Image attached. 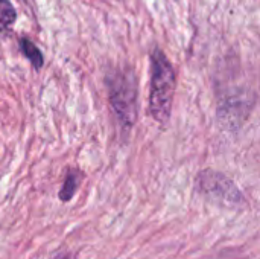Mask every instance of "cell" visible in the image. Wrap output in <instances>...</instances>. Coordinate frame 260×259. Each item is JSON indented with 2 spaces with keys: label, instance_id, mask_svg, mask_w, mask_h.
<instances>
[{
  "label": "cell",
  "instance_id": "obj_8",
  "mask_svg": "<svg viewBox=\"0 0 260 259\" xmlns=\"http://www.w3.org/2000/svg\"><path fill=\"white\" fill-rule=\"evenodd\" d=\"M52 259H73V258H72V255H70V253H67V252H59V253H56L55 256H52Z\"/></svg>",
  "mask_w": 260,
  "mask_h": 259
},
{
  "label": "cell",
  "instance_id": "obj_7",
  "mask_svg": "<svg viewBox=\"0 0 260 259\" xmlns=\"http://www.w3.org/2000/svg\"><path fill=\"white\" fill-rule=\"evenodd\" d=\"M15 18L17 12L12 3L9 0H0V37L9 35Z\"/></svg>",
  "mask_w": 260,
  "mask_h": 259
},
{
  "label": "cell",
  "instance_id": "obj_1",
  "mask_svg": "<svg viewBox=\"0 0 260 259\" xmlns=\"http://www.w3.org/2000/svg\"><path fill=\"white\" fill-rule=\"evenodd\" d=\"M151 61V79H149V98L148 113L161 125H166L171 119L172 102L177 87V75L172 63L160 47H154L149 55Z\"/></svg>",
  "mask_w": 260,
  "mask_h": 259
},
{
  "label": "cell",
  "instance_id": "obj_4",
  "mask_svg": "<svg viewBox=\"0 0 260 259\" xmlns=\"http://www.w3.org/2000/svg\"><path fill=\"white\" fill-rule=\"evenodd\" d=\"M247 114H250L248 102L245 99H241V98H236V96L224 99L221 102L219 111H218V116H219L221 122L230 124L233 130L236 128V125H242Z\"/></svg>",
  "mask_w": 260,
  "mask_h": 259
},
{
  "label": "cell",
  "instance_id": "obj_3",
  "mask_svg": "<svg viewBox=\"0 0 260 259\" xmlns=\"http://www.w3.org/2000/svg\"><path fill=\"white\" fill-rule=\"evenodd\" d=\"M195 189L203 195H207L230 206L247 203L242 191L236 186V183L227 176L213 169H204L197 176Z\"/></svg>",
  "mask_w": 260,
  "mask_h": 259
},
{
  "label": "cell",
  "instance_id": "obj_6",
  "mask_svg": "<svg viewBox=\"0 0 260 259\" xmlns=\"http://www.w3.org/2000/svg\"><path fill=\"white\" fill-rule=\"evenodd\" d=\"M18 43H20V50L23 52V55L29 60V63L34 66L35 70H40L44 64V58H43L41 50L27 37H21Z\"/></svg>",
  "mask_w": 260,
  "mask_h": 259
},
{
  "label": "cell",
  "instance_id": "obj_5",
  "mask_svg": "<svg viewBox=\"0 0 260 259\" xmlns=\"http://www.w3.org/2000/svg\"><path fill=\"white\" fill-rule=\"evenodd\" d=\"M81 180H82V172L78 168H67L62 186H61L59 194H58L59 200L64 202V203L70 202L75 197V194H76V191L79 188Z\"/></svg>",
  "mask_w": 260,
  "mask_h": 259
},
{
  "label": "cell",
  "instance_id": "obj_2",
  "mask_svg": "<svg viewBox=\"0 0 260 259\" xmlns=\"http://www.w3.org/2000/svg\"><path fill=\"white\" fill-rule=\"evenodd\" d=\"M105 84L108 89V101L117 125L123 134H129L137 121V78L129 67L113 69L107 75Z\"/></svg>",
  "mask_w": 260,
  "mask_h": 259
}]
</instances>
